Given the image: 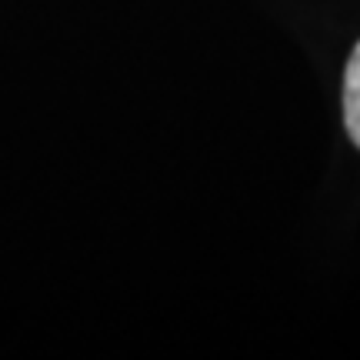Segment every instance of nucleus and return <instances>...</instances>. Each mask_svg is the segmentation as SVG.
<instances>
[{
    "label": "nucleus",
    "mask_w": 360,
    "mask_h": 360,
    "mask_svg": "<svg viewBox=\"0 0 360 360\" xmlns=\"http://www.w3.org/2000/svg\"><path fill=\"white\" fill-rule=\"evenodd\" d=\"M344 124L350 141L360 147V40L344 67Z\"/></svg>",
    "instance_id": "nucleus-1"
}]
</instances>
